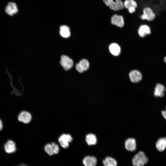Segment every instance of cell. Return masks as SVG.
<instances>
[{"instance_id": "cell-27", "label": "cell", "mask_w": 166, "mask_h": 166, "mask_svg": "<svg viewBox=\"0 0 166 166\" xmlns=\"http://www.w3.org/2000/svg\"><path fill=\"white\" fill-rule=\"evenodd\" d=\"M2 123L1 120L0 119V131L2 129Z\"/></svg>"}, {"instance_id": "cell-20", "label": "cell", "mask_w": 166, "mask_h": 166, "mask_svg": "<svg viewBox=\"0 0 166 166\" xmlns=\"http://www.w3.org/2000/svg\"><path fill=\"white\" fill-rule=\"evenodd\" d=\"M124 7L128 9L131 7L136 8L137 4L135 0H125L123 2Z\"/></svg>"}, {"instance_id": "cell-3", "label": "cell", "mask_w": 166, "mask_h": 166, "mask_svg": "<svg viewBox=\"0 0 166 166\" xmlns=\"http://www.w3.org/2000/svg\"><path fill=\"white\" fill-rule=\"evenodd\" d=\"M143 14L140 18L142 20H146L148 21L153 20L156 17L155 14L150 7H146L143 10Z\"/></svg>"}, {"instance_id": "cell-10", "label": "cell", "mask_w": 166, "mask_h": 166, "mask_svg": "<svg viewBox=\"0 0 166 166\" xmlns=\"http://www.w3.org/2000/svg\"><path fill=\"white\" fill-rule=\"evenodd\" d=\"M31 118V114L25 111L21 112L18 117V120L26 124L29 123Z\"/></svg>"}, {"instance_id": "cell-11", "label": "cell", "mask_w": 166, "mask_h": 166, "mask_svg": "<svg viewBox=\"0 0 166 166\" xmlns=\"http://www.w3.org/2000/svg\"><path fill=\"white\" fill-rule=\"evenodd\" d=\"M129 77L131 81L133 83L138 82L142 79L141 73L136 70L132 71L129 73Z\"/></svg>"}, {"instance_id": "cell-25", "label": "cell", "mask_w": 166, "mask_h": 166, "mask_svg": "<svg viewBox=\"0 0 166 166\" xmlns=\"http://www.w3.org/2000/svg\"><path fill=\"white\" fill-rule=\"evenodd\" d=\"M136 8L133 7H131L128 9V12L130 14H133L136 11Z\"/></svg>"}, {"instance_id": "cell-7", "label": "cell", "mask_w": 166, "mask_h": 166, "mask_svg": "<svg viewBox=\"0 0 166 166\" xmlns=\"http://www.w3.org/2000/svg\"><path fill=\"white\" fill-rule=\"evenodd\" d=\"M6 12L10 16H13L17 14L18 11L17 6L14 2H9L5 9Z\"/></svg>"}, {"instance_id": "cell-9", "label": "cell", "mask_w": 166, "mask_h": 166, "mask_svg": "<svg viewBox=\"0 0 166 166\" xmlns=\"http://www.w3.org/2000/svg\"><path fill=\"white\" fill-rule=\"evenodd\" d=\"M126 149L129 151H133L136 148V143L134 138H128L126 140L124 143Z\"/></svg>"}, {"instance_id": "cell-24", "label": "cell", "mask_w": 166, "mask_h": 166, "mask_svg": "<svg viewBox=\"0 0 166 166\" xmlns=\"http://www.w3.org/2000/svg\"><path fill=\"white\" fill-rule=\"evenodd\" d=\"M76 68L77 70L80 73H82L84 71V70L79 63L76 64Z\"/></svg>"}, {"instance_id": "cell-28", "label": "cell", "mask_w": 166, "mask_h": 166, "mask_svg": "<svg viewBox=\"0 0 166 166\" xmlns=\"http://www.w3.org/2000/svg\"><path fill=\"white\" fill-rule=\"evenodd\" d=\"M164 61H165V62L166 63V57H164Z\"/></svg>"}, {"instance_id": "cell-22", "label": "cell", "mask_w": 166, "mask_h": 166, "mask_svg": "<svg viewBox=\"0 0 166 166\" xmlns=\"http://www.w3.org/2000/svg\"><path fill=\"white\" fill-rule=\"evenodd\" d=\"M44 149L45 152L49 155L52 156L54 154L51 144H46L45 146Z\"/></svg>"}, {"instance_id": "cell-29", "label": "cell", "mask_w": 166, "mask_h": 166, "mask_svg": "<svg viewBox=\"0 0 166 166\" xmlns=\"http://www.w3.org/2000/svg\"><path fill=\"white\" fill-rule=\"evenodd\" d=\"M19 166H27L26 165H25V164H22V165H21Z\"/></svg>"}, {"instance_id": "cell-1", "label": "cell", "mask_w": 166, "mask_h": 166, "mask_svg": "<svg viewBox=\"0 0 166 166\" xmlns=\"http://www.w3.org/2000/svg\"><path fill=\"white\" fill-rule=\"evenodd\" d=\"M148 161V158L142 151H140L135 155L132 160L134 166H144Z\"/></svg>"}, {"instance_id": "cell-19", "label": "cell", "mask_w": 166, "mask_h": 166, "mask_svg": "<svg viewBox=\"0 0 166 166\" xmlns=\"http://www.w3.org/2000/svg\"><path fill=\"white\" fill-rule=\"evenodd\" d=\"M104 166H117V163L115 159L110 157H107L103 161Z\"/></svg>"}, {"instance_id": "cell-2", "label": "cell", "mask_w": 166, "mask_h": 166, "mask_svg": "<svg viewBox=\"0 0 166 166\" xmlns=\"http://www.w3.org/2000/svg\"><path fill=\"white\" fill-rule=\"evenodd\" d=\"M104 2L109 7L110 9L118 11L123 9L124 7L121 0H103Z\"/></svg>"}, {"instance_id": "cell-8", "label": "cell", "mask_w": 166, "mask_h": 166, "mask_svg": "<svg viewBox=\"0 0 166 166\" xmlns=\"http://www.w3.org/2000/svg\"><path fill=\"white\" fill-rule=\"evenodd\" d=\"M137 32L139 36L142 38L150 34L151 33L150 27L146 24H142L139 27Z\"/></svg>"}, {"instance_id": "cell-26", "label": "cell", "mask_w": 166, "mask_h": 166, "mask_svg": "<svg viewBox=\"0 0 166 166\" xmlns=\"http://www.w3.org/2000/svg\"><path fill=\"white\" fill-rule=\"evenodd\" d=\"M162 114L164 118L166 120V107L165 110H163L162 111Z\"/></svg>"}, {"instance_id": "cell-15", "label": "cell", "mask_w": 166, "mask_h": 166, "mask_svg": "<svg viewBox=\"0 0 166 166\" xmlns=\"http://www.w3.org/2000/svg\"><path fill=\"white\" fill-rule=\"evenodd\" d=\"M109 49L110 53L115 56H118L121 53V48L119 45L116 43H113L109 46Z\"/></svg>"}, {"instance_id": "cell-13", "label": "cell", "mask_w": 166, "mask_h": 166, "mask_svg": "<svg viewBox=\"0 0 166 166\" xmlns=\"http://www.w3.org/2000/svg\"><path fill=\"white\" fill-rule=\"evenodd\" d=\"M165 90L164 86L158 83L156 85L155 88L154 92V95L156 97H162L164 96V92Z\"/></svg>"}, {"instance_id": "cell-23", "label": "cell", "mask_w": 166, "mask_h": 166, "mask_svg": "<svg viewBox=\"0 0 166 166\" xmlns=\"http://www.w3.org/2000/svg\"><path fill=\"white\" fill-rule=\"evenodd\" d=\"M54 154H57L59 152V148L58 145L54 142L51 143Z\"/></svg>"}, {"instance_id": "cell-14", "label": "cell", "mask_w": 166, "mask_h": 166, "mask_svg": "<svg viewBox=\"0 0 166 166\" xmlns=\"http://www.w3.org/2000/svg\"><path fill=\"white\" fill-rule=\"evenodd\" d=\"M156 146L159 151H164L166 148V137H162L158 139L156 143Z\"/></svg>"}, {"instance_id": "cell-21", "label": "cell", "mask_w": 166, "mask_h": 166, "mask_svg": "<svg viewBox=\"0 0 166 166\" xmlns=\"http://www.w3.org/2000/svg\"><path fill=\"white\" fill-rule=\"evenodd\" d=\"M79 64L81 66L84 71L88 70L89 67V63L86 59H84L81 60Z\"/></svg>"}, {"instance_id": "cell-18", "label": "cell", "mask_w": 166, "mask_h": 166, "mask_svg": "<svg viewBox=\"0 0 166 166\" xmlns=\"http://www.w3.org/2000/svg\"><path fill=\"white\" fill-rule=\"evenodd\" d=\"M60 34L64 38H68L70 35L69 28L67 26L63 25L60 27Z\"/></svg>"}, {"instance_id": "cell-5", "label": "cell", "mask_w": 166, "mask_h": 166, "mask_svg": "<svg viewBox=\"0 0 166 166\" xmlns=\"http://www.w3.org/2000/svg\"><path fill=\"white\" fill-rule=\"evenodd\" d=\"M111 23L119 28H122L124 24V18L121 15L113 14L111 18Z\"/></svg>"}, {"instance_id": "cell-17", "label": "cell", "mask_w": 166, "mask_h": 166, "mask_svg": "<svg viewBox=\"0 0 166 166\" xmlns=\"http://www.w3.org/2000/svg\"><path fill=\"white\" fill-rule=\"evenodd\" d=\"M97 137L93 134L89 133L86 136L85 141L89 145L96 144L97 143Z\"/></svg>"}, {"instance_id": "cell-12", "label": "cell", "mask_w": 166, "mask_h": 166, "mask_svg": "<svg viewBox=\"0 0 166 166\" xmlns=\"http://www.w3.org/2000/svg\"><path fill=\"white\" fill-rule=\"evenodd\" d=\"M84 166H95L97 163V160L94 156H87L83 160Z\"/></svg>"}, {"instance_id": "cell-4", "label": "cell", "mask_w": 166, "mask_h": 166, "mask_svg": "<svg viewBox=\"0 0 166 166\" xmlns=\"http://www.w3.org/2000/svg\"><path fill=\"white\" fill-rule=\"evenodd\" d=\"M73 140V138L69 134H63L58 138V141L61 146L64 148H67L69 146V144Z\"/></svg>"}, {"instance_id": "cell-6", "label": "cell", "mask_w": 166, "mask_h": 166, "mask_svg": "<svg viewBox=\"0 0 166 166\" xmlns=\"http://www.w3.org/2000/svg\"><path fill=\"white\" fill-rule=\"evenodd\" d=\"M60 63L63 69L65 70L70 69L73 65V60L69 57L65 55H62L61 56Z\"/></svg>"}, {"instance_id": "cell-16", "label": "cell", "mask_w": 166, "mask_h": 166, "mask_svg": "<svg viewBox=\"0 0 166 166\" xmlns=\"http://www.w3.org/2000/svg\"><path fill=\"white\" fill-rule=\"evenodd\" d=\"M4 148L7 153H12L15 152L16 148L15 143L11 140H9L5 144Z\"/></svg>"}]
</instances>
